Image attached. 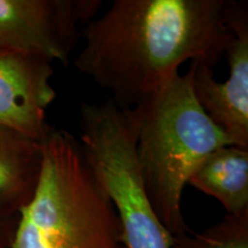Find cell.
I'll return each mask as SVG.
<instances>
[{
    "instance_id": "obj_1",
    "label": "cell",
    "mask_w": 248,
    "mask_h": 248,
    "mask_svg": "<svg viewBox=\"0 0 248 248\" xmlns=\"http://www.w3.org/2000/svg\"><path fill=\"white\" fill-rule=\"evenodd\" d=\"M237 0H115L84 24L79 73L132 108L186 61L216 66L233 38Z\"/></svg>"
},
{
    "instance_id": "obj_2",
    "label": "cell",
    "mask_w": 248,
    "mask_h": 248,
    "mask_svg": "<svg viewBox=\"0 0 248 248\" xmlns=\"http://www.w3.org/2000/svg\"><path fill=\"white\" fill-rule=\"evenodd\" d=\"M132 109L137 117L138 164L148 198L164 228L179 237L191 231L182 212L185 186L212 152L232 142L195 99L190 69Z\"/></svg>"
},
{
    "instance_id": "obj_3",
    "label": "cell",
    "mask_w": 248,
    "mask_h": 248,
    "mask_svg": "<svg viewBox=\"0 0 248 248\" xmlns=\"http://www.w3.org/2000/svg\"><path fill=\"white\" fill-rule=\"evenodd\" d=\"M32 198L18 212L9 248H123L120 222L79 140L49 129Z\"/></svg>"
},
{
    "instance_id": "obj_4",
    "label": "cell",
    "mask_w": 248,
    "mask_h": 248,
    "mask_svg": "<svg viewBox=\"0 0 248 248\" xmlns=\"http://www.w3.org/2000/svg\"><path fill=\"white\" fill-rule=\"evenodd\" d=\"M79 142L95 181L113 203L123 248H172L142 181L137 157V117L111 99L83 104Z\"/></svg>"
},
{
    "instance_id": "obj_5",
    "label": "cell",
    "mask_w": 248,
    "mask_h": 248,
    "mask_svg": "<svg viewBox=\"0 0 248 248\" xmlns=\"http://www.w3.org/2000/svg\"><path fill=\"white\" fill-rule=\"evenodd\" d=\"M100 0H0V49L67 66Z\"/></svg>"
},
{
    "instance_id": "obj_6",
    "label": "cell",
    "mask_w": 248,
    "mask_h": 248,
    "mask_svg": "<svg viewBox=\"0 0 248 248\" xmlns=\"http://www.w3.org/2000/svg\"><path fill=\"white\" fill-rule=\"evenodd\" d=\"M233 38L224 58L229 78L218 82L213 68L191 62L192 89L204 113L230 138L233 146L248 150V4L240 1L233 20Z\"/></svg>"
},
{
    "instance_id": "obj_7",
    "label": "cell",
    "mask_w": 248,
    "mask_h": 248,
    "mask_svg": "<svg viewBox=\"0 0 248 248\" xmlns=\"http://www.w3.org/2000/svg\"><path fill=\"white\" fill-rule=\"evenodd\" d=\"M52 62L0 49V128L43 142L51 129L46 110L57 98Z\"/></svg>"
},
{
    "instance_id": "obj_8",
    "label": "cell",
    "mask_w": 248,
    "mask_h": 248,
    "mask_svg": "<svg viewBox=\"0 0 248 248\" xmlns=\"http://www.w3.org/2000/svg\"><path fill=\"white\" fill-rule=\"evenodd\" d=\"M42 162V142L0 128V218L16 217L29 202Z\"/></svg>"
},
{
    "instance_id": "obj_9",
    "label": "cell",
    "mask_w": 248,
    "mask_h": 248,
    "mask_svg": "<svg viewBox=\"0 0 248 248\" xmlns=\"http://www.w3.org/2000/svg\"><path fill=\"white\" fill-rule=\"evenodd\" d=\"M188 184L218 201L226 215L248 212V150L230 145L212 152Z\"/></svg>"
},
{
    "instance_id": "obj_10",
    "label": "cell",
    "mask_w": 248,
    "mask_h": 248,
    "mask_svg": "<svg viewBox=\"0 0 248 248\" xmlns=\"http://www.w3.org/2000/svg\"><path fill=\"white\" fill-rule=\"evenodd\" d=\"M172 248H248V212L225 215L199 233L173 237Z\"/></svg>"
}]
</instances>
